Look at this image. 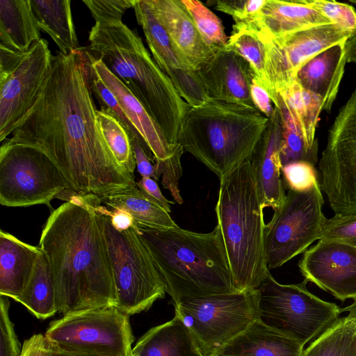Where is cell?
<instances>
[{
    "label": "cell",
    "mask_w": 356,
    "mask_h": 356,
    "mask_svg": "<svg viewBox=\"0 0 356 356\" xmlns=\"http://www.w3.org/2000/svg\"><path fill=\"white\" fill-rule=\"evenodd\" d=\"M97 111L80 49L59 51L37 102L8 139L44 152L76 193L102 195L136 185L106 143Z\"/></svg>",
    "instance_id": "cell-1"
},
{
    "label": "cell",
    "mask_w": 356,
    "mask_h": 356,
    "mask_svg": "<svg viewBox=\"0 0 356 356\" xmlns=\"http://www.w3.org/2000/svg\"><path fill=\"white\" fill-rule=\"evenodd\" d=\"M40 248L49 261L60 313L115 307L111 262L92 205L66 202L54 210Z\"/></svg>",
    "instance_id": "cell-2"
},
{
    "label": "cell",
    "mask_w": 356,
    "mask_h": 356,
    "mask_svg": "<svg viewBox=\"0 0 356 356\" xmlns=\"http://www.w3.org/2000/svg\"><path fill=\"white\" fill-rule=\"evenodd\" d=\"M86 50L140 101L172 147L191 106L160 69L141 38L122 21L95 22Z\"/></svg>",
    "instance_id": "cell-3"
},
{
    "label": "cell",
    "mask_w": 356,
    "mask_h": 356,
    "mask_svg": "<svg viewBox=\"0 0 356 356\" xmlns=\"http://www.w3.org/2000/svg\"><path fill=\"white\" fill-rule=\"evenodd\" d=\"M135 226L162 276L173 305L193 298L236 292L216 226L208 233L179 227L150 229Z\"/></svg>",
    "instance_id": "cell-4"
},
{
    "label": "cell",
    "mask_w": 356,
    "mask_h": 356,
    "mask_svg": "<svg viewBox=\"0 0 356 356\" xmlns=\"http://www.w3.org/2000/svg\"><path fill=\"white\" fill-rule=\"evenodd\" d=\"M263 210L248 159L220 180L215 209L236 292L257 290L270 271Z\"/></svg>",
    "instance_id": "cell-5"
},
{
    "label": "cell",
    "mask_w": 356,
    "mask_h": 356,
    "mask_svg": "<svg viewBox=\"0 0 356 356\" xmlns=\"http://www.w3.org/2000/svg\"><path fill=\"white\" fill-rule=\"evenodd\" d=\"M268 123L256 108L209 97L188 111L179 143L221 180L250 159Z\"/></svg>",
    "instance_id": "cell-6"
},
{
    "label": "cell",
    "mask_w": 356,
    "mask_h": 356,
    "mask_svg": "<svg viewBox=\"0 0 356 356\" xmlns=\"http://www.w3.org/2000/svg\"><path fill=\"white\" fill-rule=\"evenodd\" d=\"M99 218L110 257L115 307L130 316L148 310L165 296V284L135 224L119 231L108 216Z\"/></svg>",
    "instance_id": "cell-7"
},
{
    "label": "cell",
    "mask_w": 356,
    "mask_h": 356,
    "mask_svg": "<svg viewBox=\"0 0 356 356\" xmlns=\"http://www.w3.org/2000/svg\"><path fill=\"white\" fill-rule=\"evenodd\" d=\"M307 281L282 284L270 271L258 286L259 320L302 346L334 324L343 311L336 304L309 292Z\"/></svg>",
    "instance_id": "cell-8"
},
{
    "label": "cell",
    "mask_w": 356,
    "mask_h": 356,
    "mask_svg": "<svg viewBox=\"0 0 356 356\" xmlns=\"http://www.w3.org/2000/svg\"><path fill=\"white\" fill-rule=\"evenodd\" d=\"M202 356H216L259 319L257 290L193 298L177 305Z\"/></svg>",
    "instance_id": "cell-9"
},
{
    "label": "cell",
    "mask_w": 356,
    "mask_h": 356,
    "mask_svg": "<svg viewBox=\"0 0 356 356\" xmlns=\"http://www.w3.org/2000/svg\"><path fill=\"white\" fill-rule=\"evenodd\" d=\"M129 315L115 307L83 310L51 322L44 334L51 349L82 356H131Z\"/></svg>",
    "instance_id": "cell-10"
},
{
    "label": "cell",
    "mask_w": 356,
    "mask_h": 356,
    "mask_svg": "<svg viewBox=\"0 0 356 356\" xmlns=\"http://www.w3.org/2000/svg\"><path fill=\"white\" fill-rule=\"evenodd\" d=\"M69 188L56 164L35 147L8 138L0 147V203L19 207L46 204Z\"/></svg>",
    "instance_id": "cell-11"
},
{
    "label": "cell",
    "mask_w": 356,
    "mask_h": 356,
    "mask_svg": "<svg viewBox=\"0 0 356 356\" xmlns=\"http://www.w3.org/2000/svg\"><path fill=\"white\" fill-rule=\"evenodd\" d=\"M54 56L40 39L26 52L0 46V141L19 126L38 101L51 71Z\"/></svg>",
    "instance_id": "cell-12"
},
{
    "label": "cell",
    "mask_w": 356,
    "mask_h": 356,
    "mask_svg": "<svg viewBox=\"0 0 356 356\" xmlns=\"http://www.w3.org/2000/svg\"><path fill=\"white\" fill-rule=\"evenodd\" d=\"M317 181L303 191H289L282 204L266 225V252L268 269L277 268L320 239L326 218L324 200Z\"/></svg>",
    "instance_id": "cell-13"
},
{
    "label": "cell",
    "mask_w": 356,
    "mask_h": 356,
    "mask_svg": "<svg viewBox=\"0 0 356 356\" xmlns=\"http://www.w3.org/2000/svg\"><path fill=\"white\" fill-rule=\"evenodd\" d=\"M318 168L321 190L334 213H356V88L328 131Z\"/></svg>",
    "instance_id": "cell-14"
},
{
    "label": "cell",
    "mask_w": 356,
    "mask_h": 356,
    "mask_svg": "<svg viewBox=\"0 0 356 356\" xmlns=\"http://www.w3.org/2000/svg\"><path fill=\"white\" fill-rule=\"evenodd\" d=\"M259 36L266 47L263 86L268 90L274 105L277 103L278 93L296 80L298 72L309 59L353 37L350 33L334 24L278 38Z\"/></svg>",
    "instance_id": "cell-15"
},
{
    "label": "cell",
    "mask_w": 356,
    "mask_h": 356,
    "mask_svg": "<svg viewBox=\"0 0 356 356\" xmlns=\"http://www.w3.org/2000/svg\"><path fill=\"white\" fill-rule=\"evenodd\" d=\"M298 268L305 280L336 298L356 300V248L318 241L305 251Z\"/></svg>",
    "instance_id": "cell-16"
},
{
    "label": "cell",
    "mask_w": 356,
    "mask_h": 356,
    "mask_svg": "<svg viewBox=\"0 0 356 356\" xmlns=\"http://www.w3.org/2000/svg\"><path fill=\"white\" fill-rule=\"evenodd\" d=\"M133 8L151 55L158 66L170 79L181 97L191 107L204 103L209 97L197 73L187 67L176 54L149 0H134Z\"/></svg>",
    "instance_id": "cell-17"
},
{
    "label": "cell",
    "mask_w": 356,
    "mask_h": 356,
    "mask_svg": "<svg viewBox=\"0 0 356 356\" xmlns=\"http://www.w3.org/2000/svg\"><path fill=\"white\" fill-rule=\"evenodd\" d=\"M196 73L209 97L256 108L250 95L254 74L233 50L218 49Z\"/></svg>",
    "instance_id": "cell-18"
},
{
    "label": "cell",
    "mask_w": 356,
    "mask_h": 356,
    "mask_svg": "<svg viewBox=\"0 0 356 356\" xmlns=\"http://www.w3.org/2000/svg\"><path fill=\"white\" fill-rule=\"evenodd\" d=\"M149 1L181 62L197 72L218 49L204 42L181 0Z\"/></svg>",
    "instance_id": "cell-19"
},
{
    "label": "cell",
    "mask_w": 356,
    "mask_h": 356,
    "mask_svg": "<svg viewBox=\"0 0 356 356\" xmlns=\"http://www.w3.org/2000/svg\"><path fill=\"white\" fill-rule=\"evenodd\" d=\"M330 24L332 23L305 0H266L258 14L235 22L233 30L250 31L273 38Z\"/></svg>",
    "instance_id": "cell-20"
},
{
    "label": "cell",
    "mask_w": 356,
    "mask_h": 356,
    "mask_svg": "<svg viewBox=\"0 0 356 356\" xmlns=\"http://www.w3.org/2000/svg\"><path fill=\"white\" fill-rule=\"evenodd\" d=\"M281 143L280 117L275 107L274 113L268 118L266 129L250 159L263 209L270 207L275 211L286 197L281 178Z\"/></svg>",
    "instance_id": "cell-21"
},
{
    "label": "cell",
    "mask_w": 356,
    "mask_h": 356,
    "mask_svg": "<svg viewBox=\"0 0 356 356\" xmlns=\"http://www.w3.org/2000/svg\"><path fill=\"white\" fill-rule=\"evenodd\" d=\"M83 53L97 76L116 97L125 115L135 127L154 156V163L168 159L179 144L171 147L161 130L140 101L99 60L83 48Z\"/></svg>",
    "instance_id": "cell-22"
},
{
    "label": "cell",
    "mask_w": 356,
    "mask_h": 356,
    "mask_svg": "<svg viewBox=\"0 0 356 356\" xmlns=\"http://www.w3.org/2000/svg\"><path fill=\"white\" fill-rule=\"evenodd\" d=\"M345 42L332 46L314 56L297 74L302 87L321 97L323 111L327 112L331 111L345 72Z\"/></svg>",
    "instance_id": "cell-23"
},
{
    "label": "cell",
    "mask_w": 356,
    "mask_h": 356,
    "mask_svg": "<svg viewBox=\"0 0 356 356\" xmlns=\"http://www.w3.org/2000/svg\"><path fill=\"white\" fill-rule=\"evenodd\" d=\"M40 248L26 243L0 231V295L14 298L29 282Z\"/></svg>",
    "instance_id": "cell-24"
},
{
    "label": "cell",
    "mask_w": 356,
    "mask_h": 356,
    "mask_svg": "<svg viewBox=\"0 0 356 356\" xmlns=\"http://www.w3.org/2000/svg\"><path fill=\"white\" fill-rule=\"evenodd\" d=\"M303 347L296 339L259 319L226 345L220 353L230 356H301Z\"/></svg>",
    "instance_id": "cell-25"
},
{
    "label": "cell",
    "mask_w": 356,
    "mask_h": 356,
    "mask_svg": "<svg viewBox=\"0 0 356 356\" xmlns=\"http://www.w3.org/2000/svg\"><path fill=\"white\" fill-rule=\"evenodd\" d=\"M93 197L97 204L127 213L136 225L150 229L179 227L169 212L136 185Z\"/></svg>",
    "instance_id": "cell-26"
},
{
    "label": "cell",
    "mask_w": 356,
    "mask_h": 356,
    "mask_svg": "<svg viewBox=\"0 0 356 356\" xmlns=\"http://www.w3.org/2000/svg\"><path fill=\"white\" fill-rule=\"evenodd\" d=\"M135 356H202L188 328L177 315L149 329L138 341Z\"/></svg>",
    "instance_id": "cell-27"
},
{
    "label": "cell",
    "mask_w": 356,
    "mask_h": 356,
    "mask_svg": "<svg viewBox=\"0 0 356 356\" xmlns=\"http://www.w3.org/2000/svg\"><path fill=\"white\" fill-rule=\"evenodd\" d=\"M40 39L31 0H0V46L23 53Z\"/></svg>",
    "instance_id": "cell-28"
},
{
    "label": "cell",
    "mask_w": 356,
    "mask_h": 356,
    "mask_svg": "<svg viewBox=\"0 0 356 356\" xmlns=\"http://www.w3.org/2000/svg\"><path fill=\"white\" fill-rule=\"evenodd\" d=\"M31 3L40 31L51 38L60 53L68 55L81 49L70 0H31Z\"/></svg>",
    "instance_id": "cell-29"
},
{
    "label": "cell",
    "mask_w": 356,
    "mask_h": 356,
    "mask_svg": "<svg viewBox=\"0 0 356 356\" xmlns=\"http://www.w3.org/2000/svg\"><path fill=\"white\" fill-rule=\"evenodd\" d=\"M13 300L22 304L40 319L48 318L58 312L49 261L42 250L29 282Z\"/></svg>",
    "instance_id": "cell-30"
},
{
    "label": "cell",
    "mask_w": 356,
    "mask_h": 356,
    "mask_svg": "<svg viewBox=\"0 0 356 356\" xmlns=\"http://www.w3.org/2000/svg\"><path fill=\"white\" fill-rule=\"evenodd\" d=\"M278 94L296 120L307 149L318 152L315 134L323 111L321 97L302 87L297 79Z\"/></svg>",
    "instance_id": "cell-31"
},
{
    "label": "cell",
    "mask_w": 356,
    "mask_h": 356,
    "mask_svg": "<svg viewBox=\"0 0 356 356\" xmlns=\"http://www.w3.org/2000/svg\"><path fill=\"white\" fill-rule=\"evenodd\" d=\"M303 350L301 356H356V304Z\"/></svg>",
    "instance_id": "cell-32"
},
{
    "label": "cell",
    "mask_w": 356,
    "mask_h": 356,
    "mask_svg": "<svg viewBox=\"0 0 356 356\" xmlns=\"http://www.w3.org/2000/svg\"><path fill=\"white\" fill-rule=\"evenodd\" d=\"M280 117L282 143L280 158L282 166L286 163L305 161L313 165L317 162L318 152L309 151L291 112L278 94L277 103L274 105Z\"/></svg>",
    "instance_id": "cell-33"
},
{
    "label": "cell",
    "mask_w": 356,
    "mask_h": 356,
    "mask_svg": "<svg viewBox=\"0 0 356 356\" xmlns=\"http://www.w3.org/2000/svg\"><path fill=\"white\" fill-rule=\"evenodd\" d=\"M97 117L102 136L116 161L134 176L136 164L127 130L108 108L97 110Z\"/></svg>",
    "instance_id": "cell-34"
},
{
    "label": "cell",
    "mask_w": 356,
    "mask_h": 356,
    "mask_svg": "<svg viewBox=\"0 0 356 356\" xmlns=\"http://www.w3.org/2000/svg\"><path fill=\"white\" fill-rule=\"evenodd\" d=\"M226 48L242 56L250 65L255 79L262 85L265 83L266 47L264 40L255 32L233 30Z\"/></svg>",
    "instance_id": "cell-35"
},
{
    "label": "cell",
    "mask_w": 356,
    "mask_h": 356,
    "mask_svg": "<svg viewBox=\"0 0 356 356\" xmlns=\"http://www.w3.org/2000/svg\"><path fill=\"white\" fill-rule=\"evenodd\" d=\"M191 15L204 42L209 47L220 49L226 46L228 37L218 17L201 1L181 0Z\"/></svg>",
    "instance_id": "cell-36"
},
{
    "label": "cell",
    "mask_w": 356,
    "mask_h": 356,
    "mask_svg": "<svg viewBox=\"0 0 356 356\" xmlns=\"http://www.w3.org/2000/svg\"><path fill=\"white\" fill-rule=\"evenodd\" d=\"M80 53L84 63V68L86 70L89 88L97 99L101 106V108H106L110 109L124 126L129 134V138L134 137L138 138L145 148L149 156L153 161H154V156L153 154L146 143L144 142V140L142 139L135 127L125 115L115 95L95 73L88 60L85 56L82 47L80 49Z\"/></svg>",
    "instance_id": "cell-37"
},
{
    "label": "cell",
    "mask_w": 356,
    "mask_h": 356,
    "mask_svg": "<svg viewBox=\"0 0 356 356\" xmlns=\"http://www.w3.org/2000/svg\"><path fill=\"white\" fill-rule=\"evenodd\" d=\"M311 8L318 11L332 24L356 35V10L353 6L336 1L305 0Z\"/></svg>",
    "instance_id": "cell-38"
},
{
    "label": "cell",
    "mask_w": 356,
    "mask_h": 356,
    "mask_svg": "<svg viewBox=\"0 0 356 356\" xmlns=\"http://www.w3.org/2000/svg\"><path fill=\"white\" fill-rule=\"evenodd\" d=\"M319 241L337 242L356 248V213L335 214L327 218Z\"/></svg>",
    "instance_id": "cell-39"
},
{
    "label": "cell",
    "mask_w": 356,
    "mask_h": 356,
    "mask_svg": "<svg viewBox=\"0 0 356 356\" xmlns=\"http://www.w3.org/2000/svg\"><path fill=\"white\" fill-rule=\"evenodd\" d=\"M184 152L183 147L179 144L175 153L168 159L154 163L158 178L161 177L163 186L168 190L179 204L184 201L180 194L179 181L182 176L181 158Z\"/></svg>",
    "instance_id": "cell-40"
},
{
    "label": "cell",
    "mask_w": 356,
    "mask_h": 356,
    "mask_svg": "<svg viewBox=\"0 0 356 356\" xmlns=\"http://www.w3.org/2000/svg\"><path fill=\"white\" fill-rule=\"evenodd\" d=\"M282 175L284 185L289 191H306L318 181L314 165L305 161H293L284 165Z\"/></svg>",
    "instance_id": "cell-41"
},
{
    "label": "cell",
    "mask_w": 356,
    "mask_h": 356,
    "mask_svg": "<svg viewBox=\"0 0 356 356\" xmlns=\"http://www.w3.org/2000/svg\"><path fill=\"white\" fill-rule=\"evenodd\" d=\"M8 297L0 298V356H20L22 349L9 317Z\"/></svg>",
    "instance_id": "cell-42"
},
{
    "label": "cell",
    "mask_w": 356,
    "mask_h": 356,
    "mask_svg": "<svg viewBox=\"0 0 356 356\" xmlns=\"http://www.w3.org/2000/svg\"><path fill=\"white\" fill-rule=\"evenodd\" d=\"M134 0H83L95 22L122 21L127 10L133 8Z\"/></svg>",
    "instance_id": "cell-43"
},
{
    "label": "cell",
    "mask_w": 356,
    "mask_h": 356,
    "mask_svg": "<svg viewBox=\"0 0 356 356\" xmlns=\"http://www.w3.org/2000/svg\"><path fill=\"white\" fill-rule=\"evenodd\" d=\"M266 0H218L217 10L231 15L234 22L245 20L258 14Z\"/></svg>",
    "instance_id": "cell-44"
},
{
    "label": "cell",
    "mask_w": 356,
    "mask_h": 356,
    "mask_svg": "<svg viewBox=\"0 0 356 356\" xmlns=\"http://www.w3.org/2000/svg\"><path fill=\"white\" fill-rule=\"evenodd\" d=\"M129 139L138 172L142 177H150L158 181L154 162L149 156L138 138L131 137Z\"/></svg>",
    "instance_id": "cell-45"
},
{
    "label": "cell",
    "mask_w": 356,
    "mask_h": 356,
    "mask_svg": "<svg viewBox=\"0 0 356 356\" xmlns=\"http://www.w3.org/2000/svg\"><path fill=\"white\" fill-rule=\"evenodd\" d=\"M250 95L254 106L266 118L273 115L275 106L268 90L254 78L250 87Z\"/></svg>",
    "instance_id": "cell-46"
},
{
    "label": "cell",
    "mask_w": 356,
    "mask_h": 356,
    "mask_svg": "<svg viewBox=\"0 0 356 356\" xmlns=\"http://www.w3.org/2000/svg\"><path fill=\"white\" fill-rule=\"evenodd\" d=\"M51 346L44 334H37L24 341L20 356H50Z\"/></svg>",
    "instance_id": "cell-47"
},
{
    "label": "cell",
    "mask_w": 356,
    "mask_h": 356,
    "mask_svg": "<svg viewBox=\"0 0 356 356\" xmlns=\"http://www.w3.org/2000/svg\"><path fill=\"white\" fill-rule=\"evenodd\" d=\"M136 186L157 202L165 210L170 213V204H173L174 202L165 198L154 179L150 177H142L139 181L136 182Z\"/></svg>",
    "instance_id": "cell-48"
},
{
    "label": "cell",
    "mask_w": 356,
    "mask_h": 356,
    "mask_svg": "<svg viewBox=\"0 0 356 356\" xmlns=\"http://www.w3.org/2000/svg\"><path fill=\"white\" fill-rule=\"evenodd\" d=\"M345 49L346 62L356 63V35L346 41Z\"/></svg>",
    "instance_id": "cell-49"
},
{
    "label": "cell",
    "mask_w": 356,
    "mask_h": 356,
    "mask_svg": "<svg viewBox=\"0 0 356 356\" xmlns=\"http://www.w3.org/2000/svg\"><path fill=\"white\" fill-rule=\"evenodd\" d=\"M50 356H82V355L65 353H63V352H60V351L51 349Z\"/></svg>",
    "instance_id": "cell-50"
},
{
    "label": "cell",
    "mask_w": 356,
    "mask_h": 356,
    "mask_svg": "<svg viewBox=\"0 0 356 356\" xmlns=\"http://www.w3.org/2000/svg\"><path fill=\"white\" fill-rule=\"evenodd\" d=\"M216 356H230V355H225L222 353H219V354L216 355Z\"/></svg>",
    "instance_id": "cell-51"
},
{
    "label": "cell",
    "mask_w": 356,
    "mask_h": 356,
    "mask_svg": "<svg viewBox=\"0 0 356 356\" xmlns=\"http://www.w3.org/2000/svg\"><path fill=\"white\" fill-rule=\"evenodd\" d=\"M350 2L356 4V0H350Z\"/></svg>",
    "instance_id": "cell-52"
},
{
    "label": "cell",
    "mask_w": 356,
    "mask_h": 356,
    "mask_svg": "<svg viewBox=\"0 0 356 356\" xmlns=\"http://www.w3.org/2000/svg\"><path fill=\"white\" fill-rule=\"evenodd\" d=\"M131 356H135V355H134L133 354H131Z\"/></svg>",
    "instance_id": "cell-53"
},
{
    "label": "cell",
    "mask_w": 356,
    "mask_h": 356,
    "mask_svg": "<svg viewBox=\"0 0 356 356\" xmlns=\"http://www.w3.org/2000/svg\"><path fill=\"white\" fill-rule=\"evenodd\" d=\"M355 304H356V300H355Z\"/></svg>",
    "instance_id": "cell-54"
}]
</instances>
